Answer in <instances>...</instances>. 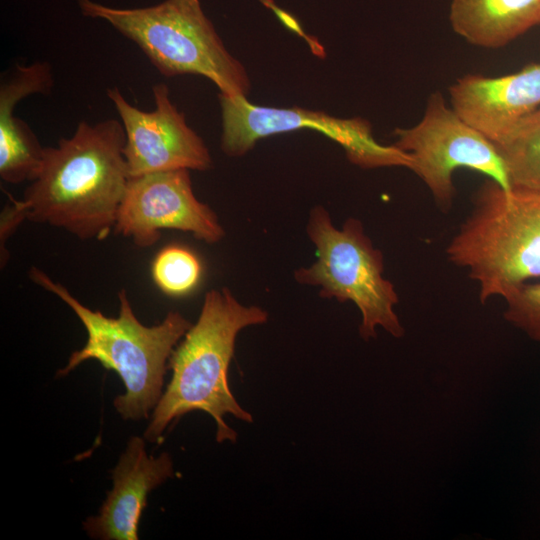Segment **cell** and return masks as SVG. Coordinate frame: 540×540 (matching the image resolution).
I'll list each match as a JSON object with an SVG mask.
<instances>
[{
	"instance_id": "18",
	"label": "cell",
	"mask_w": 540,
	"mask_h": 540,
	"mask_svg": "<svg viewBox=\"0 0 540 540\" xmlns=\"http://www.w3.org/2000/svg\"><path fill=\"white\" fill-rule=\"evenodd\" d=\"M24 219H26L25 215L21 210L17 199L10 197L9 203L6 204L1 213V252L5 247L6 240Z\"/></svg>"
},
{
	"instance_id": "12",
	"label": "cell",
	"mask_w": 540,
	"mask_h": 540,
	"mask_svg": "<svg viewBox=\"0 0 540 540\" xmlns=\"http://www.w3.org/2000/svg\"><path fill=\"white\" fill-rule=\"evenodd\" d=\"M173 474L169 454L149 456L144 440L132 437L113 471V488L98 515L84 521V530L94 539L137 540L148 494Z\"/></svg>"
},
{
	"instance_id": "8",
	"label": "cell",
	"mask_w": 540,
	"mask_h": 540,
	"mask_svg": "<svg viewBox=\"0 0 540 540\" xmlns=\"http://www.w3.org/2000/svg\"><path fill=\"white\" fill-rule=\"evenodd\" d=\"M221 149L231 157L242 156L256 142L273 134L315 130L337 142L347 158L362 168L402 166L410 169L409 154L395 146L379 144L363 118L341 119L322 111L298 107L278 108L250 103L246 96L219 93Z\"/></svg>"
},
{
	"instance_id": "1",
	"label": "cell",
	"mask_w": 540,
	"mask_h": 540,
	"mask_svg": "<svg viewBox=\"0 0 540 540\" xmlns=\"http://www.w3.org/2000/svg\"><path fill=\"white\" fill-rule=\"evenodd\" d=\"M120 121H82L73 135L45 147L42 165L17 200L31 222L62 228L81 240L114 230L130 175Z\"/></svg>"
},
{
	"instance_id": "7",
	"label": "cell",
	"mask_w": 540,
	"mask_h": 540,
	"mask_svg": "<svg viewBox=\"0 0 540 540\" xmlns=\"http://www.w3.org/2000/svg\"><path fill=\"white\" fill-rule=\"evenodd\" d=\"M393 146L409 154L412 170L427 186L437 207L449 213L455 197L453 173L468 168L486 175L504 189L511 185L496 145L433 93L421 121L397 128Z\"/></svg>"
},
{
	"instance_id": "16",
	"label": "cell",
	"mask_w": 540,
	"mask_h": 540,
	"mask_svg": "<svg viewBox=\"0 0 540 540\" xmlns=\"http://www.w3.org/2000/svg\"><path fill=\"white\" fill-rule=\"evenodd\" d=\"M151 274L154 283L164 294L181 297L198 286L202 266L198 257L189 249L169 245L155 256Z\"/></svg>"
},
{
	"instance_id": "5",
	"label": "cell",
	"mask_w": 540,
	"mask_h": 540,
	"mask_svg": "<svg viewBox=\"0 0 540 540\" xmlns=\"http://www.w3.org/2000/svg\"><path fill=\"white\" fill-rule=\"evenodd\" d=\"M83 15L108 22L133 41L166 77L200 75L226 95L247 96L245 67L226 49L199 0H165L157 5L120 9L78 0Z\"/></svg>"
},
{
	"instance_id": "6",
	"label": "cell",
	"mask_w": 540,
	"mask_h": 540,
	"mask_svg": "<svg viewBox=\"0 0 540 540\" xmlns=\"http://www.w3.org/2000/svg\"><path fill=\"white\" fill-rule=\"evenodd\" d=\"M306 230L317 260L297 269L295 280L319 287L322 297L354 303L361 313L359 333L364 340L375 338L378 327L395 338L402 337L405 331L395 312L398 294L383 276V254L374 247L362 223L349 218L339 229L327 210L316 206L309 214Z\"/></svg>"
},
{
	"instance_id": "14",
	"label": "cell",
	"mask_w": 540,
	"mask_h": 540,
	"mask_svg": "<svg viewBox=\"0 0 540 540\" xmlns=\"http://www.w3.org/2000/svg\"><path fill=\"white\" fill-rule=\"evenodd\" d=\"M449 19L468 43L500 48L540 25V0H452Z\"/></svg>"
},
{
	"instance_id": "11",
	"label": "cell",
	"mask_w": 540,
	"mask_h": 540,
	"mask_svg": "<svg viewBox=\"0 0 540 540\" xmlns=\"http://www.w3.org/2000/svg\"><path fill=\"white\" fill-rule=\"evenodd\" d=\"M451 107L493 143L540 107V63L500 77L464 75L449 88Z\"/></svg>"
},
{
	"instance_id": "17",
	"label": "cell",
	"mask_w": 540,
	"mask_h": 540,
	"mask_svg": "<svg viewBox=\"0 0 540 540\" xmlns=\"http://www.w3.org/2000/svg\"><path fill=\"white\" fill-rule=\"evenodd\" d=\"M504 300V318L540 342V282L525 283L511 291Z\"/></svg>"
},
{
	"instance_id": "10",
	"label": "cell",
	"mask_w": 540,
	"mask_h": 540,
	"mask_svg": "<svg viewBox=\"0 0 540 540\" xmlns=\"http://www.w3.org/2000/svg\"><path fill=\"white\" fill-rule=\"evenodd\" d=\"M152 92L155 108L146 112L131 105L118 87L107 90L125 131L123 153L130 178L168 170L210 169L213 162L205 142L170 100L167 85L154 84Z\"/></svg>"
},
{
	"instance_id": "3",
	"label": "cell",
	"mask_w": 540,
	"mask_h": 540,
	"mask_svg": "<svg viewBox=\"0 0 540 540\" xmlns=\"http://www.w3.org/2000/svg\"><path fill=\"white\" fill-rule=\"evenodd\" d=\"M28 275L68 305L87 332L84 347L70 355L58 375L68 374L86 360H97L104 368L115 371L125 386V393L114 399V407L122 418H148L163 394L170 357L192 324L179 312L170 311L161 323L143 325L135 316L125 289L118 292V317H107L83 305L39 268L32 267Z\"/></svg>"
},
{
	"instance_id": "9",
	"label": "cell",
	"mask_w": 540,
	"mask_h": 540,
	"mask_svg": "<svg viewBox=\"0 0 540 540\" xmlns=\"http://www.w3.org/2000/svg\"><path fill=\"white\" fill-rule=\"evenodd\" d=\"M165 229L191 233L206 243L224 237L216 213L196 198L187 169L131 177L114 226L115 233L140 248L154 245Z\"/></svg>"
},
{
	"instance_id": "2",
	"label": "cell",
	"mask_w": 540,
	"mask_h": 540,
	"mask_svg": "<svg viewBox=\"0 0 540 540\" xmlns=\"http://www.w3.org/2000/svg\"><path fill=\"white\" fill-rule=\"evenodd\" d=\"M267 312L240 303L228 288L206 293L197 322L178 344L169 360L172 377L153 410L144 432L156 443L174 421L192 411L208 413L217 426L219 443L235 442L237 433L229 427L227 414L251 423L253 416L233 396L228 382L229 365L239 332L267 322Z\"/></svg>"
},
{
	"instance_id": "13",
	"label": "cell",
	"mask_w": 540,
	"mask_h": 540,
	"mask_svg": "<svg viewBox=\"0 0 540 540\" xmlns=\"http://www.w3.org/2000/svg\"><path fill=\"white\" fill-rule=\"evenodd\" d=\"M52 68L47 62L16 65L0 82V177L4 182H31L42 165L44 148L30 126L14 115L16 105L32 94L51 92Z\"/></svg>"
},
{
	"instance_id": "15",
	"label": "cell",
	"mask_w": 540,
	"mask_h": 540,
	"mask_svg": "<svg viewBox=\"0 0 540 540\" xmlns=\"http://www.w3.org/2000/svg\"><path fill=\"white\" fill-rule=\"evenodd\" d=\"M494 144L511 187L540 192V107L519 120Z\"/></svg>"
},
{
	"instance_id": "4",
	"label": "cell",
	"mask_w": 540,
	"mask_h": 540,
	"mask_svg": "<svg viewBox=\"0 0 540 540\" xmlns=\"http://www.w3.org/2000/svg\"><path fill=\"white\" fill-rule=\"evenodd\" d=\"M448 253L478 284L482 304L540 278V192L504 189L488 178Z\"/></svg>"
}]
</instances>
